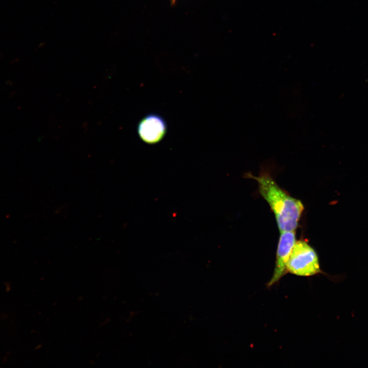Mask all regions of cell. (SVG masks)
<instances>
[{
    "label": "cell",
    "instance_id": "5",
    "mask_svg": "<svg viewBox=\"0 0 368 368\" xmlns=\"http://www.w3.org/2000/svg\"><path fill=\"white\" fill-rule=\"evenodd\" d=\"M173 1H174V0H173Z\"/></svg>",
    "mask_w": 368,
    "mask_h": 368
},
{
    "label": "cell",
    "instance_id": "3",
    "mask_svg": "<svg viewBox=\"0 0 368 368\" xmlns=\"http://www.w3.org/2000/svg\"><path fill=\"white\" fill-rule=\"evenodd\" d=\"M295 242L294 231L280 232L274 271L266 285L267 288L276 284L287 273V264Z\"/></svg>",
    "mask_w": 368,
    "mask_h": 368
},
{
    "label": "cell",
    "instance_id": "1",
    "mask_svg": "<svg viewBox=\"0 0 368 368\" xmlns=\"http://www.w3.org/2000/svg\"><path fill=\"white\" fill-rule=\"evenodd\" d=\"M245 176L257 181L259 193L273 212L280 232L295 231L304 208L302 202L280 188L268 172L258 176L247 173Z\"/></svg>",
    "mask_w": 368,
    "mask_h": 368
},
{
    "label": "cell",
    "instance_id": "4",
    "mask_svg": "<svg viewBox=\"0 0 368 368\" xmlns=\"http://www.w3.org/2000/svg\"><path fill=\"white\" fill-rule=\"evenodd\" d=\"M167 125L160 115L151 113L144 117L139 122L137 132L140 139L144 143L153 145L158 143L165 137Z\"/></svg>",
    "mask_w": 368,
    "mask_h": 368
},
{
    "label": "cell",
    "instance_id": "2",
    "mask_svg": "<svg viewBox=\"0 0 368 368\" xmlns=\"http://www.w3.org/2000/svg\"><path fill=\"white\" fill-rule=\"evenodd\" d=\"M286 271L301 277L325 273L320 268L317 253L304 240L295 242L287 264Z\"/></svg>",
    "mask_w": 368,
    "mask_h": 368
}]
</instances>
